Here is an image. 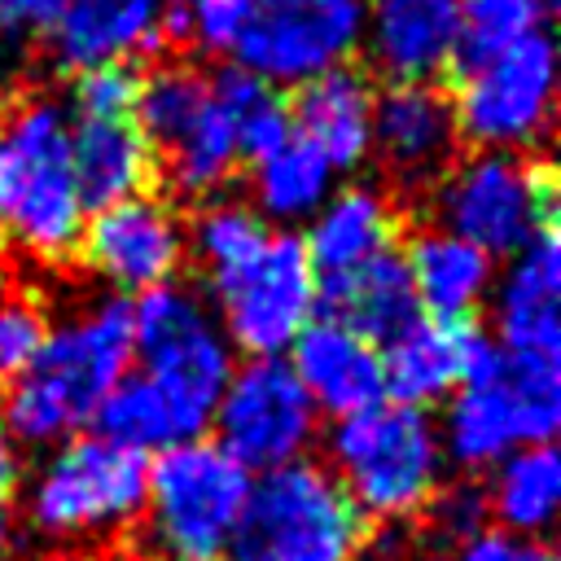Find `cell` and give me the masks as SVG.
<instances>
[{
	"label": "cell",
	"instance_id": "6da1fadb",
	"mask_svg": "<svg viewBox=\"0 0 561 561\" xmlns=\"http://www.w3.org/2000/svg\"><path fill=\"white\" fill-rule=\"evenodd\" d=\"M131 368V302L101 298L57 329L0 399L9 443L57 447L83 430Z\"/></svg>",
	"mask_w": 561,
	"mask_h": 561
},
{
	"label": "cell",
	"instance_id": "7a4b0ae2",
	"mask_svg": "<svg viewBox=\"0 0 561 561\" xmlns=\"http://www.w3.org/2000/svg\"><path fill=\"white\" fill-rule=\"evenodd\" d=\"M180 35L272 88L307 83L351 61L364 39V0H193Z\"/></svg>",
	"mask_w": 561,
	"mask_h": 561
},
{
	"label": "cell",
	"instance_id": "3957f363",
	"mask_svg": "<svg viewBox=\"0 0 561 561\" xmlns=\"http://www.w3.org/2000/svg\"><path fill=\"white\" fill-rule=\"evenodd\" d=\"M88 206L70 167V114L48 96L0 114V228L22 254L61 263L79 250Z\"/></svg>",
	"mask_w": 561,
	"mask_h": 561
},
{
	"label": "cell",
	"instance_id": "277c9868",
	"mask_svg": "<svg viewBox=\"0 0 561 561\" xmlns=\"http://www.w3.org/2000/svg\"><path fill=\"white\" fill-rule=\"evenodd\" d=\"M131 359L140 377L167 403L180 438H202L210 430L215 403L237 368V351L210 311V302L180 285H153L131 302Z\"/></svg>",
	"mask_w": 561,
	"mask_h": 561
},
{
	"label": "cell",
	"instance_id": "5b68a950",
	"mask_svg": "<svg viewBox=\"0 0 561 561\" xmlns=\"http://www.w3.org/2000/svg\"><path fill=\"white\" fill-rule=\"evenodd\" d=\"M561 425V359L491 346L465 386H456L438 443L443 456L478 473L513 447L548 443Z\"/></svg>",
	"mask_w": 561,
	"mask_h": 561
},
{
	"label": "cell",
	"instance_id": "8992f818",
	"mask_svg": "<svg viewBox=\"0 0 561 561\" xmlns=\"http://www.w3.org/2000/svg\"><path fill=\"white\" fill-rule=\"evenodd\" d=\"M329 465L359 513L403 522L425 513V504L443 486L447 456L425 408L381 399L333 425Z\"/></svg>",
	"mask_w": 561,
	"mask_h": 561
},
{
	"label": "cell",
	"instance_id": "52a82bcc",
	"mask_svg": "<svg viewBox=\"0 0 561 561\" xmlns=\"http://www.w3.org/2000/svg\"><path fill=\"white\" fill-rule=\"evenodd\" d=\"M364 513L316 460H289L250 482L232 561H359Z\"/></svg>",
	"mask_w": 561,
	"mask_h": 561
},
{
	"label": "cell",
	"instance_id": "ba28073f",
	"mask_svg": "<svg viewBox=\"0 0 561 561\" xmlns=\"http://www.w3.org/2000/svg\"><path fill=\"white\" fill-rule=\"evenodd\" d=\"M254 473L215 438H184L149 460L145 522L162 561H224Z\"/></svg>",
	"mask_w": 561,
	"mask_h": 561
},
{
	"label": "cell",
	"instance_id": "9c48e42d",
	"mask_svg": "<svg viewBox=\"0 0 561 561\" xmlns=\"http://www.w3.org/2000/svg\"><path fill=\"white\" fill-rule=\"evenodd\" d=\"M149 456L123 451L96 434L66 438L48 451L26 486V522L44 539H96L145 513Z\"/></svg>",
	"mask_w": 561,
	"mask_h": 561
},
{
	"label": "cell",
	"instance_id": "30bf717a",
	"mask_svg": "<svg viewBox=\"0 0 561 561\" xmlns=\"http://www.w3.org/2000/svg\"><path fill=\"white\" fill-rule=\"evenodd\" d=\"M434 219L482 254L508 259L552 228V175L530 153L478 149L438 175Z\"/></svg>",
	"mask_w": 561,
	"mask_h": 561
},
{
	"label": "cell",
	"instance_id": "8fae6325",
	"mask_svg": "<svg viewBox=\"0 0 561 561\" xmlns=\"http://www.w3.org/2000/svg\"><path fill=\"white\" fill-rule=\"evenodd\" d=\"M552 96H557V48L543 26L473 66H460V83L451 101L456 131L478 149L526 153L552 127Z\"/></svg>",
	"mask_w": 561,
	"mask_h": 561
},
{
	"label": "cell",
	"instance_id": "7c38bea8",
	"mask_svg": "<svg viewBox=\"0 0 561 561\" xmlns=\"http://www.w3.org/2000/svg\"><path fill=\"white\" fill-rule=\"evenodd\" d=\"M210 430L237 465H245L250 473H267L307 456L320 430V412L289 373V364L280 355H263L232 368L215 403Z\"/></svg>",
	"mask_w": 561,
	"mask_h": 561
},
{
	"label": "cell",
	"instance_id": "4fadbf2b",
	"mask_svg": "<svg viewBox=\"0 0 561 561\" xmlns=\"http://www.w3.org/2000/svg\"><path fill=\"white\" fill-rule=\"evenodd\" d=\"M219 324L232 351L250 359L285 355L320 311V280L298 237H267V245L224 285H215Z\"/></svg>",
	"mask_w": 561,
	"mask_h": 561
},
{
	"label": "cell",
	"instance_id": "5bb4252c",
	"mask_svg": "<svg viewBox=\"0 0 561 561\" xmlns=\"http://www.w3.org/2000/svg\"><path fill=\"white\" fill-rule=\"evenodd\" d=\"M83 263L114 289L145 294L153 285L175 280L184 254H188V232L175 215L153 193H136L123 202H110L101 210H88L83 232H79Z\"/></svg>",
	"mask_w": 561,
	"mask_h": 561
},
{
	"label": "cell",
	"instance_id": "9a60e30c",
	"mask_svg": "<svg viewBox=\"0 0 561 561\" xmlns=\"http://www.w3.org/2000/svg\"><path fill=\"white\" fill-rule=\"evenodd\" d=\"M495 342L478 333L469 320H438L416 316L399 337L381 346V381L386 399L408 408H430L456 394L473 377V368L486 359Z\"/></svg>",
	"mask_w": 561,
	"mask_h": 561
},
{
	"label": "cell",
	"instance_id": "2e32d148",
	"mask_svg": "<svg viewBox=\"0 0 561 561\" xmlns=\"http://www.w3.org/2000/svg\"><path fill=\"white\" fill-rule=\"evenodd\" d=\"M456 114L451 96L434 83H386L373 96V145L368 153L403 184H425L447 171L456 153Z\"/></svg>",
	"mask_w": 561,
	"mask_h": 561
},
{
	"label": "cell",
	"instance_id": "e0dca14e",
	"mask_svg": "<svg viewBox=\"0 0 561 561\" xmlns=\"http://www.w3.org/2000/svg\"><path fill=\"white\" fill-rule=\"evenodd\" d=\"M373 66L390 83H430L456 66V0H364V39Z\"/></svg>",
	"mask_w": 561,
	"mask_h": 561
},
{
	"label": "cell",
	"instance_id": "ac0fdd59",
	"mask_svg": "<svg viewBox=\"0 0 561 561\" xmlns=\"http://www.w3.org/2000/svg\"><path fill=\"white\" fill-rule=\"evenodd\" d=\"M289 373L316 403V412L351 416L386 399L381 351L333 316H316L289 346Z\"/></svg>",
	"mask_w": 561,
	"mask_h": 561
},
{
	"label": "cell",
	"instance_id": "d6986e66",
	"mask_svg": "<svg viewBox=\"0 0 561 561\" xmlns=\"http://www.w3.org/2000/svg\"><path fill=\"white\" fill-rule=\"evenodd\" d=\"M561 245L557 232H539L508 254V267L491 280L495 346L526 355H561Z\"/></svg>",
	"mask_w": 561,
	"mask_h": 561
},
{
	"label": "cell",
	"instance_id": "ffe728a7",
	"mask_svg": "<svg viewBox=\"0 0 561 561\" xmlns=\"http://www.w3.org/2000/svg\"><path fill=\"white\" fill-rule=\"evenodd\" d=\"M316 280H342L386 254H394L399 241V210L394 202L373 184H346L333 188L320 210L307 219V237H298Z\"/></svg>",
	"mask_w": 561,
	"mask_h": 561
},
{
	"label": "cell",
	"instance_id": "44dd1931",
	"mask_svg": "<svg viewBox=\"0 0 561 561\" xmlns=\"http://www.w3.org/2000/svg\"><path fill=\"white\" fill-rule=\"evenodd\" d=\"M162 35V0H66L48 31V48L61 70L79 75L92 66H127L136 53H153Z\"/></svg>",
	"mask_w": 561,
	"mask_h": 561
},
{
	"label": "cell",
	"instance_id": "7402d4cb",
	"mask_svg": "<svg viewBox=\"0 0 561 561\" xmlns=\"http://www.w3.org/2000/svg\"><path fill=\"white\" fill-rule=\"evenodd\" d=\"M373 88L359 70L337 66L302 83L298 101L289 105V127L307 140L333 171H351L368 158L373 145Z\"/></svg>",
	"mask_w": 561,
	"mask_h": 561
},
{
	"label": "cell",
	"instance_id": "603a6c76",
	"mask_svg": "<svg viewBox=\"0 0 561 561\" xmlns=\"http://www.w3.org/2000/svg\"><path fill=\"white\" fill-rule=\"evenodd\" d=\"M399 259L408 267L421 316H438V320H469L486 302L495 280V259L447 228L416 232L408 241V254Z\"/></svg>",
	"mask_w": 561,
	"mask_h": 561
},
{
	"label": "cell",
	"instance_id": "cb8c5ba5",
	"mask_svg": "<svg viewBox=\"0 0 561 561\" xmlns=\"http://www.w3.org/2000/svg\"><path fill=\"white\" fill-rule=\"evenodd\" d=\"M70 167L88 210L149 193L153 149L131 118H79L70 123Z\"/></svg>",
	"mask_w": 561,
	"mask_h": 561
},
{
	"label": "cell",
	"instance_id": "d4e9b609",
	"mask_svg": "<svg viewBox=\"0 0 561 561\" xmlns=\"http://www.w3.org/2000/svg\"><path fill=\"white\" fill-rule=\"evenodd\" d=\"M320 302L329 307L333 320H342L346 329L368 337L377 351L421 316V302L412 294V280H408V267L399 254H386L342 280L320 285Z\"/></svg>",
	"mask_w": 561,
	"mask_h": 561
},
{
	"label": "cell",
	"instance_id": "484cf974",
	"mask_svg": "<svg viewBox=\"0 0 561 561\" xmlns=\"http://www.w3.org/2000/svg\"><path fill=\"white\" fill-rule=\"evenodd\" d=\"M486 517H495V530L508 535H543L561 504V456L552 443H526L513 447L504 460L491 465L486 482Z\"/></svg>",
	"mask_w": 561,
	"mask_h": 561
},
{
	"label": "cell",
	"instance_id": "4316f807",
	"mask_svg": "<svg viewBox=\"0 0 561 561\" xmlns=\"http://www.w3.org/2000/svg\"><path fill=\"white\" fill-rule=\"evenodd\" d=\"M333 167L289 131V140H280L276 149H267L263 158H254V210L263 219H311L320 210V202L333 193Z\"/></svg>",
	"mask_w": 561,
	"mask_h": 561
},
{
	"label": "cell",
	"instance_id": "83f0119b",
	"mask_svg": "<svg viewBox=\"0 0 561 561\" xmlns=\"http://www.w3.org/2000/svg\"><path fill=\"white\" fill-rule=\"evenodd\" d=\"M210 96L232 131V145H237V158H263L267 149H276L280 140H289V105L280 96V88H272L267 79L241 70V66H228L210 79Z\"/></svg>",
	"mask_w": 561,
	"mask_h": 561
},
{
	"label": "cell",
	"instance_id": "f1b7e54d",
	"mask_svg": "<svg viewBox=\"0 0 561 561\" xmlns=\"http://www.w3.org/2000/svg\"><path fill=\"white\" fill-rule=\"evenodd\" d=\"M210 105V79L193 66H158L153 75H140L131 123L149 140L153 153H162L175 136H184Z\"/></svg>",
	"mask_w": 561,
	"mask_h": 561
},
{
	"label": "cell",
	"instance_id": "f546056e",
	"mask_svg": "<svg viewBox=\"0 0 561 561\" xmlns=\"http://www.w3.org/2000/svg\"><path fill=\"white\" fill-rule=\"evenodd\" d=\"M237 145H232V131L210 96L206 114L184 131L175 136L167 149H162V167H167V184L184 197H215L232 171H237Z\"/></svg>",
	"mask_w": 561,
	"mask_h": 561
},
{
	"label": "cell",
	"instance_id": "4dcf8cb0",
	"mask_svg": "<svg viewBox=\"0 0 561 561\" xmlns=\"http://www.w3.org/2000/svg\"><path fill=\"white\" fill-rule=\"evenodd\" d=\"M267 224L254 206L245 202H206L202 215L193 219V232H188V245L197 254V263L206 267L210 276V289L232 280L263 245H267Z\"/></svg>",
	"mask_w": 561,
	"mask_h": 561
},
{
	"label": "cell",
	"instance_id": "1f68e13d",
	"mask_svg": "<svg viewBox=\"0 0 561 561\" xmlns=\"http://www.w3.org/2000/svg\"><path fill=\"white\" fill-rule=\"evenodd\" d=\"M96 425V438L123 447V451H136V456H149V451H162L171 443H184L167 403L158 399V390L140 377V373H127L96 408L92 416Z\"/></svg>",
	"mask_w": 561,
	"mask_h": 561
},
{
	"label": "cell",
	"instance_id": "d6a6232c",
	"mask_svg": "<svg viewBox=\"0 0 561 561\" xmlns=\"http://www.w3.org/2000/svg\"><path fill=\"white\" fill-rule=\"evenodd\" d=\"M460 9V44L456 66H473L522 35L543 31L548 0H456Z\"/></svg>",
	"mask_w": 561,
	"mask_h": 561
},
{
	"label": "cell",
	"instance_id": "836d02e7",
	"mask_svg": "<svg viewBox=\"0 0 561 561\" xmlns=\"http://www.w3.org/2000/svg\"><path fill=\"white\" fill-rule=\"evenodd\" d=\"M48 311L39 307L35 294L13 289L0 294V377H18L44 346L48 337Z\"/></svg>",
	"mask_w": 561,
	"mask_h": 561
},
{
	"label": "cell",
	"instance_id": "e575fe53",
	"mask_svg": "<svg viewBox=\"0 0 561 561\" xmlns=\"http://www.w3.org/2000/svg\"><path fill=\"white\" fill-rule=\"evenodd\" d=\"M140 75L131 66H92L75 75V114L79 118H131Z\"/></svg>",
	"mask_w": 561,
	"mask_h": 561
},
{
	"label": "cell",
	"instance_id": "d590c367",
	"mask_svg": "<svg viewBox=\"0 0 561 561\" xmlns=\"http://www.w3.org/2000/svg\"><path fill=\"white\" fill-rule=\"evenodd\" d=\"M425 508H430V517H434V530H438L443 539H456V543L473 539V535L486 530V522H491V517H486V495H482V486H473V482L438 486Z\"/></svg>",
	"mask_w": 561,
	"mask_h": 561
},
{
	"label": "cell",
	"instance_id": "8d00e7d4",
	"mask_svg": "<svg viewBox=\"0 0 561 561\" xmlns=\"http://www.w3.org/2000/svg\"><path fill=\"white\" fill-rule=\"evenodd\" d=\"M456 561H557L548 543L526 539V535H508V530H478L473 539L460 543Z\"/></svg>",
	"mask_w": 561,
	"mask_h": 561
},
{
	"label": "cell",
	"instance_id": "74e56055",
	"mask_svg": "<svg viewBox=\"0 0 561 561\" xmlns=\"http://www.w3.org/2000/svg\"><path fill=\"white\" fill-rule=\"evenodd\" d=\"M18 486H22V460L9 434L0 430V561H9L18 543Z\"/></svg>",
	"mask_w": 561,
	"mask_h": 561
},
{
	"label": "cell",
	"instance_id": "f35d334b",
	"mask_svg": "<svg viewBox=\"0 0 561 561\" xmlns=\"http://www.w3.org/2000/svg\"><path fill=\"white\" fill-rule=\"evenodd\" d=\"M61 4L66 0H0V35L22 39V35L53 31Z\"/></svg>",
	"mask_w": 561,
	"mask_h": 561
},
{
	"label": "cell",
	"instance_id": "ab89813d",
	"mask_svg": "<svg viewBox=\"0 0 561 561\" xmlns=\"http://www.w3.org/2000/svg\"><path fill=\"white\" fill-rule=\"evenodd\" d=\"M4 254H9V241H4V228H0V272H4Z\"/></svg>",
	"mask_w": 561,
	"mask_h": 561
},
{
	"label": "cell",
	"instance_id": "60d3db41",
	"mask_svg": "<svg viewBox=\"0 0 561 561\" xmlns=\"http://www.w3.org/2000/svg\"><path fill=\"white\" fill-rule=\"evenodd\" d=\"M403 561H438V557H403Z\"/></svg>",
	"mask_w": 561,
	"mask_h": 561
},
{
	"label": "cell",
	"instance_id": "b9f144b4",
	"mask_svg": "<svg viewBox=\"0 0 561 561\" xmlns=\"http://www.w3.org/2000/svg\"><path fill=\"white\" fill-rule=\"evenodd\" d=\"M175 4H193V0H175Z\"/></svg>",
	"mask_w": 561,
	"mask_h": 561
}]
</instances>
